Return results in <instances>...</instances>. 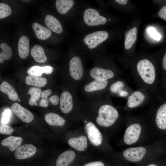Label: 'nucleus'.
I'll use <instances>...</instances> for the list:
<instances>
[{
  "label": "nucleus",
  "instance_id": "nucleus-1",
  "mask_svg": "<svg viewBox=\"0 0 166 166\" xmlns=\"http://www.w3.org/2000/svg\"><path fill=\"white\" fill-rule=\"evenodd\" d=\"M109 97L107 93L95 99H83L97 108L96 121L99 125L104 127H108L113 124L119 116L117 110L109 103Z\"/></svg>",
  "mask_w": 166,
  "mask_h": 166
},
{
  "label": "nucleus",
  "instance_id": "nucleus-2",
  "mask_svg": "<svg viewBox=\"0 0 166 166\" xmlns=\"http://www.w3.org/2000/svg\"><path fill=\"white\" fill-rule=\"evenodd\" d=\"M113 81L93 80L85 82L77 89L78 94L80 98L86 100L98 98L107 93Z\"/></svg>",
  "mask_w": 166,
  "mask_h": 166
},
{
  "label": "nucleus",
  "instance_id": "nucleus-3",
  "mask_svg": "<svg viewBox=\"0 0 166 166\" xmlns=\"http://www.w3.org/2000/svg\"><path fill=\"white\" fill-rule=\"evenodd\" d=\"M69 65L70 84L77 89L84 82L87 72L83 67L81 59L77 56H74L71 58Z\"/></svg>",
  "mask_w": 166,
  "mask_h": 166
},
{
  "label": "nucleus",
  "instance_id": "nucleus-4",
  "mask_svg": "<svg viewBox=\"0 0 166 166\" xmlns=\"http://www.w3.org/2000/svg\"><path fill=\"white\" fill-rule=\"evenodd\" d=\"M81 106L77 89L70 84L69 89L62 91L60 95V107L61 112L67 114Z\"/></svg>",
  "mask_w": 166,
  "mask_h": 166
},
{
  "label": "nucleus",
  "instance_id": "nucleus-5",
  "mask_svg": "<svg viewBox=\"0 0 166 166\" xmlns=\"http://www.w3.org/2000/svg\"><path fill=\"white\" fill-rule=\"evenodd\" d=\"M117 76L113 70L100 66H95L87 72L84 82L93 80L113 81L116 80Z\"/></svg>",
  "mask_w": 166,
  "mask_h": 166
},
{
  "label": "nucleus",
  "instance_id": "nucleus-6",
  "mask_svg": "<svg viewBox=\"0 0 166 166\" xmlns=\"http://www.w3.org/2000/svg\"><path fill=\"white\" fill-rule=\"evenodd\" d=\"M136 68L138 73L146 84L151 85L154 82L156 77L155 67L149 60L143 59L137 63Z\"/></svg>",
  "mask_w": 166,
  "mask_h": 166
},
{
  "label": "nucleus",
  "instance_id": "nucleus-7",
  "mask_svg": "<svg viewBox=\"0 0 166 166\" xmlns=\"http://www.w3.org/2000/svg\"><path fill=\"white\" fill-rule=\"evenodd\" d=\"M108 33L105 31H98L86 35L83 39L84 43L90 49H93L106 40Z\"/></svg>",
  "mask_w": 166,
  "mask_h": 166
},
{
  "label": "nucleus",
  "instance_id": "nucleus-8",
  "mask_svg": "<svg viewBox=\"0 0 166 166\" xmlns=\"http://www.w3.org/2000/svg\"><path fill=\"white\" fill-rule=\"evenodd\" d=\"M83 18L85 23L90 26L103 25L107 22L105 17L100 15L97 10L92 8L87 9L85 11Z\"/></svg>",
  "mask_w": 166,
  "mask_h": 166
},
{
  "label": "nucleus",
  "instance_id": "nucleus-9",
  "mask_svg": "<svg viewBox=\"0 0 166 166\" xmlns=\"http://www.w3.org/2000/svg\"><path fill=\"white\" fill-rule=\"evenodd\" d=\"M85 128L90 142L95 146L100 145L102 142V136L95 124L91 121H88L85 124Z\"/></svg>",
  "mask_w": 166,
  "mask_h": 166
},
{
  "label": "nucleus",
  "instance_id": "nucleus-10",
  "mask_svg": "<svg viewBox=\"0 0 166 166\" xmlns=\"http://www.w3.org/2000/svg\"><path fill=\"white\" fill-rule=\"evenodd\" d=\"M141 130L140 125L134 123L129 125L126 129L124 136V140L127 144L131 145L139 139Z\"/></svg>",
  "mask_w": 166,
  "mask_h": 166
},
{
  "label": "nucleus",
  "instance_id": "nucleus-11",
  "mask_svg": "<svg viewBox=\"0 0 166 166\" xmlns=\"http://www.w3.org/2000/svg\"><path fill=\"white\" fill-rule=\"evenodd\" d=\"M146 150L143 147H132L126 149L123 155L128 161L138 162L141 160L146 153Z\"/></svg>",
  "mask_w": 166,
  "mask_h": 166
},
{
  "label": "nucleus",
  "instance_id": "nucleus-12",
  "mask_svg": "<svg viewBox=\"0 0 166 166\" xmlns=\"http://www.w3.org/2000/svg\"><path fill=\"white\" fill-rule=\"evenodd\" d=\"M11 110L18 118L25 123H30L34 119L32 113L18 103H14L11 106Z\"/></svg>",
  "mask_w": 166,
  "mask_h": 166
},
{
  "label": "nucleus",
  "instance_id": "nucleus-13",
  "mask_svg": "<svg viewBox=\"0 0 166 166\" xmlns=\"http://www.w3.org/2000/svg\"><path fill=\"white\" fill-rule=\"evenodd\" d=\"M36 148L31 144H26L18 148L15 151L14 155L18 159H26L34 156L37 152Z\"/></svg>",
  "mask_w": 166,
  "mask_h": 166
},
{
  "label": "nucleus",
  "instance_id": "nucleus-14",
  "mask_svg": "<svg viewBox=\"0 0 166 166\" xmlns=\"http://www.w3.org/2000/svg\"><path fill=\"white\" fill-rule=\"evenodd\" d=\"M76 157L75 153L68 150L61 153L57 158L56 166H69Z\"/></svg>",
  "mask_w": 166,
  "mask_h": 166
},
{
  "label": "nucleus",
  "instance_id": "nucleus-15",
  "mask_svg": "<svg viewBox=\"0 0 166 166\" xmlns=\"http://www.w3.org/2000/svg\"><path fill=\"white\" fill-rule=\"evenodd\" d=\"M145 99V96L142 92L135 91L128 97L127 102V106L130 108L136 107L140 105Z\"/></svg>",
  "mask_w": 166,
  "mask_h": 166
},
{
  "label": "nucleus",
  "instance_id": "nucleus-16",
  "mask_svg": "<svg viewBox=\"0 0 166 166\" xmlns=\"http://www.w3.org/2000/svg\"><path fill=\"white\" fill-rule=\"evenodd\" d=\"M68 143L70 146L80 151L85 150L88 146L87 139L84 136L71 138L69 140Z\"/></svg>",
  "mask_w": 166,
  "mask_h": 166
},
{
  "label": "nucleus",
  "instance_id": "nucleus-17",
  "mask_svg": "<svg viewBox=\"0 0 166 166\" xmlns=\"http://www.w3.org/2000/svg\"><path fill=\"white\" fill-rule=\"evenodd\" d=\"M156 123L159 128L162 130L166 129V102L161 105L157 110Z\"/></svg>",
  "mask_w": 166,
  "mask_h": 166
},
{
  "label": "nucleus",
  "instance_id": "nucleus-18",
  "mask_svg": "<svg viewBox=\"0 0 166 166\" xmlns=\"http://www.w3.org/2000/svg\"><path fill=\"white\" fill-rule=\"evenodd\" d=\"M32 27L36 36L39 39L45 40L51 35V32L49 29L38 23H33Z\"/></svg>",
  "mask_w": 166,
  "mask_h": 166
},
{
  "label": "nucleus",
  "instance_id": "nucleus-19",
  "mask_svg": "<svg viewBox=\"0 0 166 166\" xmlns=\"http://www.w3.org/2000/svg\"><path fill=\"white\" fill-rule=\"evenodd\" d=\"M18 50L19 57L25 59L28 57L29 52V40L26 36H22L18 44Z\"/></svg>",
  "mask_w": 166,
  "mask_h": 166
},
{
  "label": "nucleus",
  "instance_id": "nucleus-20",
  "mask_svg": "<svg viewBox=\"0 0 166 166\" xmlns=\"http://www.w3.org/2000/svg\"><path fill=\"white\" fill-rule=\"evenodd\" d=\"M53 67L50 66L41 67L38 65L33 66L29 68L27 73L30 75L40 77L43 73L49 74L51 73L53 71Z\"/></svg>",
  "mask_w": 166,
  "mask_h": 166
},
{
  "label": "nucleus",
  "instance_id": "nucleus-21",
  "mask_svg": "<svg viewBox=\"0 0 166 166\" xmlns=\"http://www.w3.org/2000/svg\"><path fill=\"white\" fill-rule=\"evenodd\" d=\"M45 22L48 28L57 34L61 33L62 27L59 21L53 16L46 15L45 17Z\"/></svg>",
  "mask_w": 166,
  "mask_h": 166
},
{
  "label": "nucleus",
  "instance_id": "nucleus-22",
  "mask_svg": "<svg viewBox=\"0 0 166 166\" xmlns=\"http://www.w3.org/2000/svg\"><path fill=\"white\" fill-rule=\"evenodd\" d=\"M22 140V138L21 137L11 136L4 139L1 144L7 147L10 151L13 152L20 146Z\"/></svg>",
  "mask_w": 166,
  "mask_h": 166
},
{
  "label": "nucleus",
  "instance_id": "nucleus-23",
  "mask_svg": "<svg viewBox=\"0 0 166 166\" xmlns=\"http://www.w3.org/2000/svg\"><path fill=\"white\" fill-rule=\"evenodd\" d=\"M45 119L46 122L52 126H62L65 123V120L60 115L53 113L46 114Z\"/></svg>",
  "mask_w": 166,
  "mask_h": 166
},
{
  "label": "nucleus",
  "instance_id": "nucleus-24",
  "mask_svg": "<svg viewBox=\"0 0 166 166\" xmlns=\"http://www.w3.org/2000/svg\"><path fill=\"white\" fill-rule=\"evenodd\" d=\"M0 90L3 93L7 94L11 100L15 101L18 100V96L15 90L12 85L4 81L0 85Z\"/></svg>",
  "mask_w": 166,
  "mask_h": 166
},
{
  "label": "nucleus",
  "instance_id": "nucleus-25",
  "mask_svg": "<svg viewBox=\"0 0 166 166\" xmlns=\"http://www.w3.org/2000/svg\"><path fill=\"white\" fill-rule=\"evenodd\" d=\"M30 53L34 60L38 62L43 63L47 60L43 48L40 45H34L31 49Z\"/></svg>",
  "mask_w": 166,
  "mask_h": 166
},
{
  "label": "nucleus",
  "instance_id": "nucleus-26",
  "mask_svg": "<svg viewBox=\"0 0 166 166\" xmlns=\"http://www.w3.org/2000/svg\"><path fill=\"white\" fill-rule=\"evenodd\" d=\"M137 29L133 27L128 30L125 35L124 47L126 49H130L135 42L137 38Z\"/></svg>",
  "mask_w": 166,
  "mask_h": 166
},
{
  "label": "nucleus",
  "instance_id": "nucleus-27",
  "mask_svg": "<svg viewBox=\"0 0 166 166\" xmlns=\"http://www.w3.org/2000/svg\"><path fill=\"white\" fill-rule=\"evenodd\" d=\"M74 4L72 0H57L55 2L57 10L61 14H66L73 7Z\"/></svg>",
  "mask_w": 166,
  "mask_h": 166
},
{
  "label": "nucleus",
  "instance_id": "nucleus-28",
  "mask_svg": "<svg viewBox=\"0 0 166 166\" xmlns=\"http://www.w3.org/2000/svg\"><path fill=\"white\" fill-rule=\"evenodd\" d=\"M47 82L46 79L44 77H36L28 75L25 78V83L26 84L38 87L45 86Z\"/></svg>",
  "mask_w": 166,
  "mask_h": 166
},
{
  "label": "nucleus",
  "instance_id": "nucleus-29",
  "mask_svg": "<svg viewBox=\"0 0 166 166\" xmlns=\"http://www.w3.org/2000/svg\"><path fill=\"white\" fill-rule=\"evenodd\" d=\"M124 82L120 80H115L113 81L109 86L108 91L109 94L119 96L124 89Z\"/></svg>",
  "mask_w": 166,
  "mask_h": 166
},
{
  "label": "nucleus",
  "instance_id": "nucleus-30",
  "mask_svg": "<svg viewBox=\"0 0 166 166\" xmlns=\"http://www.w3.org/2000/svg\"><path fill=\"white\" fill-rule=\"evenodd\" d=\"M42 90L39 88L32 87L28 90V94L30 95L29 103L31 106L35 105L41 97Z\"/></svg>",
  "mask_w": 166,
  "mask_h": 166
},
{
  "label": "nucleus",
  "instance_id": "nucleus-31",
  "mask_svg": "<svg viewBox=\"0 0 166 166\" xmlns=\"http://www.w3.org/2000/svg\"><path fill=\"white\" fill-rule=\"evenodd\" d=\"M0 48L2 51L0 53V63L4 61L10 59L12 56V52L10 47L7 44L3 43L0 44Z\"/></svg>",
  "mask_w": 166,
  "mask_h": 166
},
{
  "label": "nucleus",
  "instance_id": "nucleus-32",
  "mask_svg": "<svg viewBox=\"0 0 166 166\" xmlns=\"http://www.w3.org/2000/svg\"><path fill=\"white\" fill-rule=\"evenodd\" d=\"M52 93V90L49 89H47L42 92L41 94L42 99L39 103L38 105L41 107L46 108L49 105L48 101V97Z\"/></svg>",
  "mask_w": 166,
  "mask_h": 166
},
{
  "label": "nucleus",
  "instance_id": "nucleus-33",
  "mask_svg": "<svg viewBox=\"0 0 166 166\" xmlns=\"http://www.w3.org/2000/svg\"><path fill=\"white\" fill-rule=\"evenodd\" d=\"M11 13L10 7L7 4L1 3H0V19L4 18L9 16Z\"/></svg>",
  "mask_w": 166,
  "mask_h": 166
},
{
  "label": "nucleus",
  "instance_id": "nucleus-34",
  "mask_svg": "<svg viewBox=\"0 0 166 166\" xmlns=\"http://www.w3.org/2000/svg\"><path fill=\"white\" fill-rule=\"evenodd\" d=\"M14 131L13 128L9 125L3 124H0V133L5 135L11 134Z\"/></svg>",
  "mask_w": 166,
  "mask_h": 166
},
{
  "label": "nucleus",
  "instance_id": "nucleus-35",
  "mask_svg": "<svg viewBox=\"0 0 166 166\" xmlns=\"http://www.w3.org/2000/svg\"><path fill=\"white\" fill-rule=\"evenodd\" d=\"M147 31L150 36L154 39L157 41L160 40L161 38V35L153 27H151L148 28Z\"/></svg>",
  "mask_w": 166,
  "mask_h": 166
},
{
  "label": "nucleus",
  "instance_id": "nucleus-36",
  "mask_svg": "<svg viewBox=\"0 0 166 166\" xmlns=\"http://www.w3.org/2000/svg\"><path fill=\"white\" fill-rule=\"evenodd\" d=\"M11 115V111L9 109L5 110L2 114L1 123L6 124L7 123L10 119Z\"/></svg>",
  "mask_w": 166,
  "mask_h": 166
},
{
  "label": "nucleus",
  "instance_id": "nucleus-37",
  "mask_svg": "<svg viewBox=\"0 0 166 166\" xmlns=\"http://www.w3.org/2000/svg\"><path fill=\"white\" fill-rule=\"evenodd\" d=\"M60 97L57 95H54L48 98V101L52 105H56L60 104Z\"/></svg>",
  "mask_w": 166,
  "mask_h": 166
},
{
  "label": "nucleus",
  "instance_id": "nucleus-38",
  "mask_svg": "<svg viewBox=\"0 0 166 166\" xmlns=\"http://www.w3.org/2000/svg\"><path fill=\"white\" fill-rule=\"evenodd\" d=\"M158 15L161 18L166 21V6L160 9L158 12Z\"/></svg>",
  "mask_w": 166,
  "mask_h": 166
},
{
  "label": "nucleus",
  "instance_id": "nucleus-39",
  "mask_svg": "<svg viewBox=\"0 0 166 166\" xmlns=\"http://www.w3.org/2000/svg\"><path fill=\"white\" fill-rule=\"evenodd\" d=\"M84 166H105V165L102 162L97 161L88 163Z\"/></svg>",
  "mask_w": 166,
  "mask_h": 166
},
{
  "label": "nucleus",
  "instance_id": "nucleus-40",
  "mask_svg": "<svg viewBox=\"0 0 166 166\" xmlns=\"http://www.w3.org/2000/svg\"><path fill=\"white\" fill-rule=\"evenodd\" d=\"M162 66L164 69L166 70V53L165 54L163 58Z\"/></svg>",
  "mask_w": 166,
  "mask_h": 166
},
{
  "label": "nucleus",
  "instance_id": "nucleus-41",
  "mask_svg": "<svg viewBox=\"0 0 166 166\" xmlns=\"http://www.w3.org/2000/svg\"><path fill=\"white\" fill-rule=\"evenodd\" d=\"M115 1L119 4L122 5L126 4L128 2L127 0H115Z\"/></svg>",
  "mask_w": 166,
  "mask_h": 166
},
{
  "label": "nucleus",
  "instance_id": "nucleus-42",
  "mask_svg": "<svg viewBox=\"0 0 166 166\" xmlns=\"http://www.w3.org/2000/svg\"><path fill=\"white\" fill-rule=\"evenodd\" d=\"M147 166H157L155 164H149Z\"/></svg>",
  "mask_w": 166,
  "mask_h": 166
},
{
  "label": "nucleus",
  "instance_id": "nucleus-43",
  "mask_svg": "<svg viewBox=\"0 0 166 166\" xmlns=\"http://www.w3.org/2000/svg\"><path fill=\"white\" fill-rule=\"evenodd\" d=\"M30 1V0H26V2H29Z\"/></svg>",
  "mask_w": 166,
  "mask_h": 166
},
{
  "label": "nucleus",
  "instance_id": "nucleus-44",
  "mask_svg": "<svg viewBox=\"0 0 166 166\" xmlns=\"http://www.w3.org/2000/svg\"><path fill=\"white\" fill-rule=\"evenodd\" d=\"M18 101H20V99H19V98H18Z\"/></svg>",
  "mask_w": 166,
  "mask_h": 166
},
{
  "label": "nucleus",
  "instance_id": "nucleus-45",
  "mask_svg": "<svg viewBox=\"0 0 166 166\" xmlns=\"http://www.w3.org/2000/svg\"><path fill=\"white\" fill-rule=\"evenodd\" d=\"M109 20H110V19H109Z\"/></svg>",
  "mask_w": 166,
  "mask_h": 166
}]
</instances>
